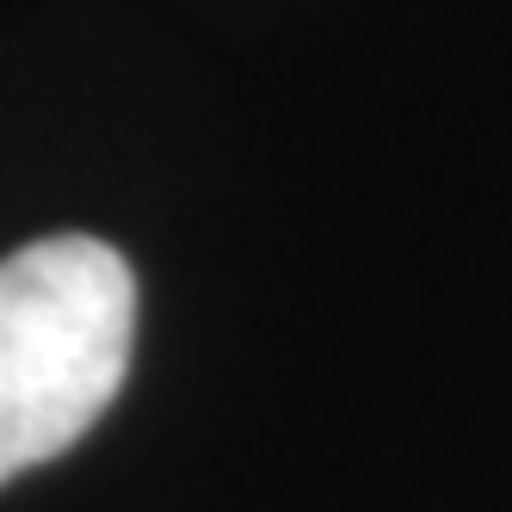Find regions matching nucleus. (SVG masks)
<instances>
[{
	"instance_id": "nucleus-1",
	"label": "nucleus",
	"mask_w": 512,
	"mask_h": 512,
	"mask_svg": "<svg viewBox=\"0 0 512 512\" xmlns=\"http://www.w3.org/2000/svg\"><path fill=\"white\" fill-rule=\"evenodd\" d=\"M136 352V272L99 235L0 260V488L62 457L118 401Z\"/></svg>"
}]
</instances>
